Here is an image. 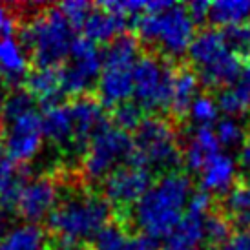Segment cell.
I'll use <instances>...</instances> for the list:
<instances>
[{"instance_id": "obj_1", "label": "cell", "mask_w": 250, "mask_h": 250, "mask_svg": "<svg viewBox=\"0 0 250 250\" xmlns=\"http://www.w3.org/2000/svg\"><path fill=\"white\" fill-rule=\"evenodd\" d=\"M61 201L48 217L49 234L59 241L90 243L113 219V208L101 190L81 179L66 181Z\"/></svg>"}, {"instance_id": "obj_2", "label": "cell", "mask_w": 250, "mask_h": 250, "mask_svg": "<svg viewBox=\"0 0 250 250\" xmlns=\"http://www.w3.org/2000/svg\"><path fill=\"white\" fill-rule=\"evenodd\" d=\"M192 195V179L185 172L163 174L133 207L130 223L133 219L137 232L155 241L168 239L183 221Z\"/></svg>"}, {"instance_id": "obj_3", "label": "cell", "mask_w": 250, "mask_h": 250, "mask_svg": "<svg viewBox=\"0 0 250 250\" xmlns=\"http://www.w3.org/2000/svg\"><path fill=\"white\" fill-rule=\"evenodd\" d=\"M19 44L31 68H61L68 62L77 31L59 6H41L28 19L19 17Z\"/></svg>"}, {"instance_id": "obj_4", "label": "cell", "mask_w": 250, "mask_h": 250, "mask_svg": "<svg viewBox=\"0 0 250 250\" xmlns=\"http://www.w3.org/2000/svg\"><path fill=\"white\" fill-rule=\"evenodd\" d=\"M194 24L187 6L172 4L163 11L139 15L133 21V31L137 41L153 48L157 55L174 61L188 53L195 37Z\"/></svg>"}, {"instance_id": "obj_5", "label": "cell", "mask_w": 250, "mask_h": 250, "mask_svg": "<svg viewBox=\"0 0 250 250\" xmlns=\"http://www.w3.org/2000/svg\"><path fill=\"white\" fill-rule=\"evenodd\" d=\"M192 68L208 90L229 88L243 75L245 64L229 48L223 29H201L188 49Z\"/></svg>"}, {"instance_id": "obj_6", "label": "cell", "mask_w": 250, "mask_h": 250, "mask_svg": "<svg viewBox=\"0 0 250 250\" xmlns=\"http://www.w3.org/2000/svg\"><path fill=\"white\" fill-rule=\"evenodd\" d=\"M141 57L135 35L125 33L104 48V64L97 84L99 101L104 108H115L133 97V70Z\"/></svg>"}, {"instance_id": "obj_7", "label": "cell", "mask_w": 250, "mask_h": 250, "mask_svg": "<svg viewBox=\"0 0 250 250\" xmlns=\"http://www.w3.org/2000/svg\"><path fill=\"white\" fill-rule=\"evenodd\" d=\"M183 161V150L175 128L159 115L145 117L133 133V153L130 163L155 172H174Z\"/></svg>"}, {"instance_id": "obj_8", "label": "cell", "mask_w": 250, "mask_h": 250, "mask_svg": "<svg viewBox=\"0 0 250 250\" xmlns=\"http://www.w3.org/2000/svg\"><path fill=\"white\" fill-rule=\"evenodd\" d=\"M132 153L133 135L108 121L90 141L79 167V175L86 185L104 181L113 170L130 163Z\"/></svg>"}, {"instance_id": "obj_9", "label": "cell", "mask_w": 250, "mask_h": 250, "mask_svg": "<svg viewBox=\"0 0 250 250\" xmlns=\"http://www.w3.org/2000/svg\"><path fill=\"white\" fill-rule=\"evenodd\" d=\"M175 71L177 68L172 61L157 53L141 55L133 70L132 101L143 111L168 110L174 91Z\"/></svg>"}, {"instance_id": "obj_10", "label": "cell", "mask_w": 250, "mask_h": 250, "mask_svg": "<svg viewBox=\"0 0 250 250\" xmlns=\"http://www.w3.org/2000/svg\"><path fill=\"white\" fill-rule=\"evenodd\" d=\"M104 64V49L84 37H77L68 62L61 66L62 93L66 97L90 95L91 88H97Z\"/></svg>"}, {"instance_id": "obj_11", "label": "cell", "mask_w": 250, "mask_h": 250, "mask_svg": "<svg viewBox=\"0 0 250 250\" xmlns=\"http://www.w3.org/2000/svg\"><path fill=\"white\" fill-rule=\"evenodd\" d=\"M152 185L153 174L150 170L133 163H126L103 181V195L111 205L115 217L130 221L133 207Z\"/></svg>"}, {"instance_id": "obj_12", "label": "cell", "mask_w": 250, "mask_h": 250, "mask_svg": "<svg viewBox=\"0 0 250 250\" xmlns=\"http://www.w3.org/2000/svg\"><path fill=\"white\" fill-rule=\"evenodd\" d=\"M64 172L55 168L53 172L31 177L24 183L15 212L26 219L28 225H35L57 208L62 197Z\"/></svg>"}, {"instance_id": "obj_13", "label": "cell", "mask_w": 250, "mask_h": 250, "mask_svg": "<svg viewBox=\"0 0 250 250\" xmlns=\"http://www.w3.org/2000/svg\"><path fill=\"white\" fill-rule=\"evenodd\" d=\"M2 128H4V152L7 159L24 167L39 153L44 139L42 115L39 110L28 111Z\"/></svg>"}, {"instance_id": "obj_14", "label": "cell", "mask_w": 250, "mask_h": 250, "mask_svg": "<svg viewBox=\"0 0 250 250\" xmlns=\"http://www.w3.org/2000/svg\"><path fill=\"white\" fill-rule=\"evenodd\" d=\"M90 250H161L159 241L132 232V223L115 217L88 243Z\"/></svg>"}, {"instance_id": "obj_15", "label": "cell", "mask_w": 250, "mask_h": 250, "mask_svg": "<svg viewBox=\"0 0 250 250\" xmlns=\"http://www.w3.org/2000/svg\"><path fill=\"white\" fill-rule=\"evenodd\" d=\"M126 26H128L126 17L113 13L101 4H95L79 33H81V37L95 42L99 46V44H110L117 37L125 35Z\"/></svg>"}, {"instance_id": "obj_16", "label": "cell", "mask_w": 250, "mask_h": 250, "mask_svg": "<svg viewBox=\"0 0 250 250\" xmlns=\"http://www.w3.org/2000/svg\"><path fill=\"white\" fill-rule=\"evenodd\" d=\"M221 153V145L217 141L212 126H194L192 133L187 139V146L183 148V161L190 170L201 174L205 167Z\"/></svg>"}, {"instance_id": "obj_17", "label": "cell", "mask_w": 250, "mask_h": 250, "mask_svg": "<svg viewBox=\"0 0 250 250\" xmlns=\"http://www.w3.org/2000/svg\"><path fill=\"white\" fill-rule=\"evenodd\" d=\"M24 88L35 97L39 104L44 108L62 103V77L61 68H31L28 77L24 79Z\"/></svg>"}, {"instance_id": "obj_18", "label": "cell", "mask_w": 250, "mask_h": 250, "mask_svg": "<svg viewBox=\"0 0 250 250\" xmlns=\"http://www.w3.org/2000/svg\"><path fill=\"white\" fill-rule=\"evenodd\" d=\"M199 175V190L208 194H227L236 183V161L227 153H217Z\"/></svg>"}, {"instance_id": "obj_19", "label": "cell", "mask_w": 250, "mask_h": 250, "mask_svg": "<svg viewBox=\"0 0 250 250\" xmlns=\"http://www.w3.org/2000/svg\"><path fill=\"white\" fill-rule=\"evenodd\" d=\"M207 215L187 210L177 229L168 236V239H165L163 250H201V245L205 243V217Z\"/></svg>"}, {"instance_id": "obj_20", "label": "cell", "mask_w": 250, "mask_h": 250, "mask_svg": "<svg viewBox=\"0 0 250 250\" xmlns=\"http://www.w3.org/2000/svg\"><path fill=\"white\" fill-rule=\"evenodd\" d=\"M199 86V77L190 66H181L175 71L174 79V91H172V101H170V113L174 119H185L190 111V106L195 101Z\"/></svg>"}, {"instance_id": "obj_21", "label": "cell", "mask_w": 250, "mask_h": 250, "mask_svg": "<svg viewBox=\"0 0 250 250\" xmlns=\"http://www.w3.org/2000/svg\"><path fill=\"white\" fill-rule=\"evenodd\" d=\"M0 250H53V236L39 225H21L4 236Z\"/></svg>"}, {"instance_id": "obj_22", "label": "cell", "mask_w": 250, "mask_h": 250, "mask_svg": "<svg viewBox=\"0 0 250 250\" xmlns=\"http://www.w3.org/2000/svg\"><path fill=\"white\" fill-rule=\"evenodd\" d=\"M223 214L239 230L250 229V179H239L223 197Z\"/></svg>"}, {"instance_id": "obj_23", "label": "cell", "mask_w": 250, "mask_h": 250, "mask_svg": "<svg viewBox=\"0 0 250 250\" xmlns=\"http://www.w3.org/2000/svg\"><path fill=\"white\" fill-rule=\"evenodd\" d=\"M217 106L227 117H241L250 111V77L243 75L229 88L217 93Z\"/></svg>"}, {"instance_id": "obj_24", "label": "cell", "mask_w": 250, "mask_h": 250, "mask_svg": "<svg viewBox=\"0 0 250 250\" xmlns=\"http://www.w3.org/2000/svg\"><path fill=\"white\" fill-rule=\"evenodd\" d=\"M208 19L215 26L230 28L250 22V0H217L210 4Z\"/></svg>"}, {"instance_id": "obj_25", "label": "cell", "mask_w": 250, "mask_h": 250, "mask_svg": "<svg viewBox=\"0 0 250 250\" xmlns=\"http://www.w3.org/2000/svg\"><path fill=\"white\" fill-rule=\"evenodd\" d=\"M35 97L29 93L24 86H15L7 91L6 99H4V110H2V126L11 123L21 115L28 113V111L37 110Z\"/></svg>"}, {"instance_id": "obj_26", "label": "cell", "mask_w": 250, "mask_h": 250, "mask_svg": "<svg viewBox=\"0 0 250 250\" xmlns=\"http://www.w3.org/2000/svg\"><path fill=\"white\" fill-rule=\"evenodd\" d=\"M232 223L227 215L219 212V210H212L207 217H205V243L210 247L219 249L225 245L232 236Z\"/></svg>"}, {"instance_id": "obj_27", "label": "cell", "mask_w": 250, "mask_h": 250, "mask_svg": "<svg viewBox=\"0 0 250 250\" xmlns=\"http://www.w3.org/2000/svg\"><path fill=\"white\" fill-rule=\"evenodd\" d=\"M188 115L195 126H212L214 123H217V115H219L217 101L207 93H199L190 106Z\"/></svg>"}, {"instance_id": "obj_28", "label": "cell", "mask_w": 250, "mask_h": 250, "mask_svg": "<svg viewBox=\"0 0 250 250\" xmlns=\"http://www.w3.org/2000/svg\"><path fill=\"white\" fill-rule=\"evenodd\" d=\"M214 132L217 135V141L221 148H234V146H243L247 132L243 130V126L237 123V119L234 117H223L219 119L214 126Z\"/></svg>"}, {"instance_id": "obj_29", "label": "cell", "mask_w": 250, "mask_h": 250, "mask_svg": "<svg viewBox=\"0 0 250 250\" xmlns=\"http://www.w3.org/2000/svg\"><path fill=\"white\" fill-rule=\"evenodd\" d=\"M225 41L229 48L236 53L241 61H250V22L239 24V26H230L223 29Z\"/></svg>"}, {"instance_id": "obj_30", "label": "cell", "mask_w": 250, "mask_h": 250, "mask_svg": "<svg viewBox=\"0 0 250 250\" xmlns=\"http://www.w3.org/2000/svg\"><path fill=\"white\" fill-rule=\"evenodd\" d=\"M110 117H111L110 121L113 125L126 130V132H135L137 126H139L141 123H143V119H145L143 117V110H141L133 101H126L123 104L111 108Z\"/></svg>"}, {"instance_id": "obj_31", "label": "cell", "mask_w": 250, "mask_h": 250, "mask_svg": "<svg viewBox=\"0 0 250 250\" xmlns=\"http://www.w3.org/2000/svg\"><path fill=\"white\" fill-rule=\"evenodd\" d=\"M95 4H90V2H64L61 4V9H62V13L66 15V19L70 21V24L75 28V31L79 33L81 28H83V24L86 22L88 19V15L91 13V9H93Z\"/></svg>"}, {"instance_id": "obj_32", "label": "cell", "mask_w": 250, "mask_h": 250, "mask_svg": "<svg viewBox=\"0 0 250 250\" xmlns=\"http://www.w3.org/2000/svg\"><path fill=\"white\" fill-rule=\"evenodd\" d=\"M217 250H250V230H239L232 234L229 241Z\"/></svg>"}, {"instance_id": "obj_33", "label": "cell", "mask_w": 250, "mask_h": 250, "mask_svg": "<svg viewBox=\"0 0 250 250\" xmlns=\"http://www.w3.org/2000/svg\"><path fill=\"white\" fill-rule=\"evenodd\" d=\"M187 9L190 17H192V21L195 24H201L208 19V13H210V2H205V0H195V2H190L187 4Z\"/></svg>"}, {"instance_id": "obj_34", "label": "cell", "mask_w": 250, "mask_h": 250, "mask_svg": "<svg viewBox=\"0 0 250 250\" xmlns=\"http://www.w3.org/2000/svg\"><path fill=\"white\" fill-rule=\"evenodd\" d=\"M239 161H241V167L250 172V130L247 132V137H245V143L241 146V153H239Z\"/></svg>"}, {"instance_id": "obj_35", "label": "cell", "mask_w": 250, "mask_h": 250, "mask_svg": "<svg viewBox=\"0 0 250 250\" xmlns=\"http://www.w3.org/2000/svg\"><path fill=\"white\" fill-rule=\"evenodd\" d=\"M7 79L2 75V71H0V125H2V110H4V99H6L7 91H6V86H7Z\"/></svg>"}, {"instance_id": "obj_36", "label": "cell", "mask_w": 250, "mask_h": 250, "mask_svg": "<svg viewBox=\"0 0 250 250\" xmlns=\"http://www.w3.org/2000/svg\"><path fill=\"white\" fill-rule=\"evenodd\" d=\"M4 230H6V215H4V210L0 208V241L4 239Z\"/></svg>"}]
</instances>
